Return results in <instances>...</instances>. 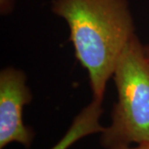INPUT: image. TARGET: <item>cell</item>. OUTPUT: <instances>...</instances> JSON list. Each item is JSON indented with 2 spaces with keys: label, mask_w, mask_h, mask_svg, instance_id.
<instances>
[{
  "label": "cell",
  "mask_w": 149,
  "mask_h": 149,
  "mask_svg": "<svg viewBox=\"0 0 149 149\" xmlns=\"http://www.w3.org/2000/svg\"><path fill=\"white\" fill-rule=\"evenodd\" d=\"M64 19L75 57L89 75L93 99L104 100L123 49L136 34L128 0H53Z\"/></svg>",
  "instance_id": "cell-1"
},
{
  "label": "cell",
  "mask_w": 149,
  "mask_h": 149,
  "mask_svg": "<svg viewBox=\"0 0 149 149\" xmlns=\"http://www.w3.org/2000/svg\"><path fill=\"white\" fill-rule=\"evenodd\" d=\"M113 78L118 100L110 125L101 133L102 145H149V60L136 34L118 60Z\"/></svg>",
  "instance_id": "cell-2"
},
{
  "label": "cell",
  "mask_w": 149,
  "mask_h": 149,
  "mask_svg": "<svg viewBox=\"0 0 149 149\" xmlns=\"http://www.w3.org/2000/svg\"><path fill=\"white\" fill-rule=\"evenodd\" d=\"M27 75L20 69L7 67L0 72V148L12 143L29 148L34 138L23 123V108L32 101Z\"/></svg>",
  "instance_id": "cell-3"
},
{
  "label": "cell",
  "mask_w": 149,
  "mask_h": 149,
  "mask_svg": "<svg viewBox=\"0 0 149 149\" xmlns=\"http://www.w3.org/2000/svg\"><path fill=\"white\" fill-rule=\"evenodd\" d=\"M103 101L93 99L75 117L64 137L51 149H67L72 144L85 136L95 133H102L104 128L100 123L103 113Z\"/></svg>",
  "instance_id": "cell-4"
},
{
  "label": "cell",
  "mask_w": 149,
  "mask_h": 149,
  "mask_svg": "<svg viewBox=\"0 0 149 149\" xmlns=\"http://www.w3.org/2000/svg\"><path fill=\"white\" fill-rule=\"evenodd\" d=\"M15 0H0V12L2 15L10 13L14 7Z\"/></svg>",
  "instance_id": "cell-5"
},
{
  "label": "cell",
  "mask_w": 149,
  "mask_h": 149,
  "mask_svg": "<svg viewBox=\"0 0 149 149\" xmlns=\"http://www.w3.org/2000/svg\"><path fill=\"white\" fill-rule=\"evenodd\" d=\"M109 149H149V145H138L135 148H130L129 146H118Z\"/></svg>",
  "instance_id": "cell-6"
},
{
  "label": "cell",
  "mask_w": 149,
  "mask_h": 149,
  "mask_svg": "<svg viewBox=\"0 0 149 149\" xmlns=\"http://www.w3.org/2000/svg\"><path fill=\"white\" fill-rule=\"evenodd\" d=\"M144 50H145V53H146V56H147V57H148V59L149 60V44L144 47Z\"/></svg>",
  "instance_id": "cell-7"
}]
</instances>
